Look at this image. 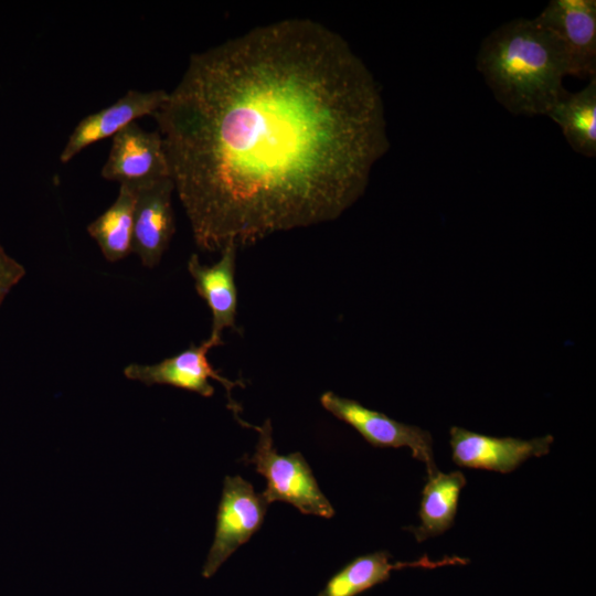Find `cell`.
I'll return each mask as SVG.
<instances>
[{
    "instance_id": "obj_2",
    "label": "cell",
    "mask_w": 596,
    "mask_h": 596,
    "mask_svg": "<svg viewBox=\"0 0 596 596\" xmlns=\"http://www.w3.org/2000/svg\"><path fill=\"white\" fill-rule=\"evenodd\" d=\"M476 63L497 102L514 115H547L567 93L565 53L535 19L518 18L491 31Z\"/></svg>"
},
{
    "instance_id": "obj_13",
    "label": "cell",
    "mask_w": 596,
    "mask_h": 596,
    "mask_svg": "<svg viewBox=\"0 0 596 596\" xmlns=\"http://www.w3.org/2000/svg\"><path fill=\"white\" fill-rule=\"evenodd\" d=\"M387 551L359 556L348 563L327 582L318 596H358L365 590L384 583L391 572L407 567L435 568L446 565H466L468 558L459 556H444L433 561L427 555L411 562H391Z\"/></svg>"
},
{
    "instance_id": "obj_16",
    "label": "cell",
    "mask_w": 596,
    "mask_h": 596,
    "mask_svg": "<svg viewBox=\"0 0 596 596\" xmlns=\"http://www.w3.org/2000/svg\"><path fill=\"white\" fill-rule=\"evenodd\" d=\"M136 196V187L120 184L114 203L87 225V233L110 263L132 253Z\"/></svg>"
},
{
    "instance_id": "obj_15",
    "label": "cell",
    "mask_w": 596,
    "mask_h": 596,
    "mask_svg": "<svg viewBox=\"0 0 596 596\" xmlns=\"http://www.w3.org/2000/svg\"><path fill=\"white\" fill-rule=\"evenodd\" d=\"M577 153L596 156V76L576 93H566L546 115Z\"/></svg>"
},
{
    "instance_id": "obj_5",
    "label": "cell",
    "mask_w": 596,
    "mask_h": 596,
    "mask_svg": "<svg viewBox=\"0 0 596 596\" xmlns=\"http://www.w3.org/2000/svg\"><path fill=\"white\" fill-rule=\"evenodd\" d=\"M320 403L333 416L352 426L372 446L408 447L412 456L425 464L427 477L438 471L429 432L397 422L384 413L368 408L333 392L323 393Z\"/></svg>"
},
{
    "instance_id": "obj_12",
    "label": "cell",
    "mask_w": 596,
    "mask_h": 596,
    "mask_svg": "<svg viewBox=\"0 0 596 596\" xmlns=\"http://www.w3.org/2000/svg\"><path fill=\"white\" fill-rule=\"evenodd\" d=\"M237 247L227 244L221 249L220 259L210 266L201 264L192 254L188 270L194 280L198 295L204 299L212 313L209 338L223 344L222 332L226 328L240 331L236 326L237 288L235 285V260Z\"/></svg>"
},
{
    "instance_id": "obj_1",
    "label": "cell",
    "mask_w": 596,
    "mask_h": 596,
    "mask_svg": "<svg viewBox=\"0 0 596 596\" xmlns=\"http://www.w3.org/2000/svg\"><path fill=\"white\" fill-rule=\"evenodd\" d=\"M152 117L205 252L338 219L390 148L379 83L341 35L309 19L192 54Z\"/></svg>"
},
{
    "instance_id": "obj_3",
    "label": "cell",
    "mask_w": 596,
    "mask_h": 596,
    "mask_svg": "<svg viewBox=\"0 0 596 596\" xmlns=\"http://www.w3.org/2000/svg\"><path fill=\"white\" fill-rule=\"evenodd\" d=\"M258 432L255 453L244 458L267 481L263 498L269 504L275 501L292 504L304 514L331 518L334 509L323 494L304 456L296 451L278 455L273 444V427L269 419L262 426L249 425Z\"/></svg>"
},
{
    "instance_id": "obj_11",
    "label": "cell",
    "mask_w": 596,
    "mask_h": 596,
    "mask_svg": "<svg viewBox=\"0 0 596 596\" xmlns=\"http://www.w3.org/2000/svg\"><path fill=\"white\" fill-rule=\"evenodd\" d=\"M167 96L168 92L163 89H129L115 103L89 114L75 126L60 153V161L67 163L88 146L113 138L143 116H152Z\"/></svg>"
},
{
    "instance_id": "obj_10",
    "label": "cell",
    "mask_w": 596,
    "mask_h": 596,
    "mask_svg": "<svg viewBox=\"0 0 596 596\" xmlns=\"http://www.w3.org/2000/svg\"><path fill=\"white\" fill-rule=\"evenodd\" d=\"M174 183L164 178L137 188L132 253L148 268L160 262L175 233Z\"/></svg>"
},
{
    "instance_id": "obj_7",
    "label": "cell",
    "mask_w": 596,
    "mask_h": 596,
    "mask_svg": "<svg viewBox=\"0 0 596 596\" xmlns=\"http://www.w3.org/2000/svg\"><path fill=\"white\" fill-rule=\"evenodd\" d=\"M534 19L562 46L570 75L596 76L595 0H551Z\"/></svg>"
},
{
    "instance_id": "obj_6",
    "label": "cell",
    "mask_w": 596,
    "mask_h": 596,
    "mask_svg": "<svg viewBox=\"0 0 596 596\" xmlns=\"http://www.w3.org/2000/svg\"><path fill=\"white\" fill-rule=\"evenodd\" d=\"M221 345L220 342L207 338L201 344L191 343L182 352L167 358L155 364L130 363L124 369L128 380L138 381L147 386L155 384L171 385L178 389L195 392L204 397L214 394L210 380L220 382L226 390L228 408L232 409L238 423H243L238 413L240 405L231 395L235 386L244 387L242 381H231L219 373L210 363L207 353L211 349Z\"/></svg>"
},
{
    "instance_id": "obj_14",
    "label": "cell",
    "mask_w": 596,
    "mask_h": 596,
    "mask_svg": "<svg viewBox=\"0 0 596 596\" xmlns=\"http://www.w3.org/2000/svg\"><path fill=\"white\" fill-rule=\"evenodd\" d=\"M465 485V475L459 470L448 473L438 470L427 477L418 512L421 524L406 528L417 542L440 535L453 526L460 491Z\"/></svg>"
},
{
    "instance_id": "obj_9",
    "label": "cell",
    "mask_w": 596,
    "mask_h": 596,
    "mask_svg": "<svg viewBox=\"0 0 596 596\" xmlns=\"http://www.w3.org/2000/svg\"><path fill=\"white\" fill-rule=\"evenodd\" d=\"M453 461L459 467L508 473L531 457L550 453L552 435L533 439L493 437L473 433L462 427L450 428Z\"/></svg>"
},
{
    "instance_id": "obj_4",
    "label": "cell",
    "mask_w": 596,
    "mask_h": 596,
    "mask_svg": "<svg viewBox=\"0 0 596 596\" xmlns=\"http://www.w3.org/2000/svg\"><path fill=\"white\" fill-rule=\"evenodd\" d=\"M267 505L262 493H256L251 482L241 476L225 477L214 540L202 568L203 577H212L221 565L259 530Z\"/></svg>"
},
{
    "instance_id": "obj_8",
    "label": "cell",
    "mask_w": 596,
    "mask_h": 596,
    "mask_svg": "<svg viewBox=\"0 0 596 596\" xmlns=\"http://www.w3.org/2000/svg\"><path fill=\"white\" fill-rule=\"evenodd\" d=\"M100 174L119 185L136 188L169 178V162L158 129L149 131L135 121L116 134Z\"/></svg>"
},
{
    "instance_id": "obj_17",
    "label": "cell",
    "mask_w": 596,
    "mask_h": 596,
    "mask_svg": "<svg viewBox=\"0 0 596 596\" xmlns=\"http://www.w3.org/2000/svg\"><path fill=\"white\" fill-rule=\"evenodd\" d=\"M25 273L24 266L9 255L0 242V307Z\"/></svg>"
}]
</instances>
